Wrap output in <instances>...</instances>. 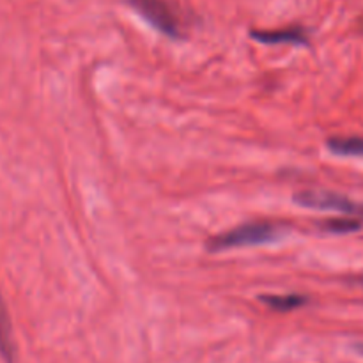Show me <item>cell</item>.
Instances as JSON below:
<instances>
[{
  "instance_id": "obj_3",
  "label": "cell",
  "mask_w": 363,
  "mask_h": 363,
  "mask_svg": "<svg viewBox=\"0 0 363 363\" xmlns=\"http://www.w3.org/2000/svg\"><path fill=\"white\" fill-rule=\"evenodd\" d=\"M293 201L298 206L318 211H337L351 218L363 220V204L347 199L346 195L328 190H303L294 194Z\"/></svg>"
},
{
  "instance_id": "obj_6",
  "label": "cell",
  "mask_w": 363,
  "mask_h": 363,
  "mask_svg": "<svg viewBox=\"0 0 363 363\" xmlns=\"http://www.w3.org/2000/svg\"><path fill=\"white\" fill-rule=\"evenodd\" d=\"M259 301L275 312H293L305 307L308 303V298L305 294H261Z\"/></svg>"
},
{
  "instance_id": "obj_5",
  "label": "cell",
  "mask_w": 363,
  "mask_h": 363,
  "mask_svg": "<svg viewBox=\"0 0 363 363\" xmlns=\"http://www.w3.org/2000/svg\"><path fill=\"white\" fill-rule=\"evenodd\" d=\"M0 358L4 363H16V344H14L13 326H11L9 312H7L2 294H0Z\"/></svg>"
},
{
  "instance_id": "obj_1",
  "label": "cell",
  "mask_w": 363,
  "mask_h": 363,
  "mask_svg": "<svg viewBox=\"0 0 363 363\" xmlns=\"http://www.w3.org/2000/svg\"><path fill=\"white\" fill-rule=\"evenodd\" d=\"M287 234V227L279 225L273 222H252L230 229L227 233L211 238L206 245L209 252L233 250V248L261 247V245H272L282 240Z\"/></svg>"
},
{
  "instance_id": "obj_4",
  "label": "cell",
  "mask_w": 363,
  "mask_h": 363,
  "mask_svg": "<svg viewBox=\"0 0 363 363\" xmlns=\"http://www.w3.org/2000/svg\"><path fill=\"white\" fill-rule=\"evenodd\" d=\"M250 38L262 45H293L307 46L311 43L308 30L301 25L275 28V30H250Z\"/></svg>"
},
{
  "instance_id": "obj_9",
  "label": "cell",
  "mask_w": 363,
  "mask_h": 363,
  "mask_svg": "<svg viewBox=\"0 0 363 363\" xmlns=\"http://www.w3.org/2000/svg\"><path fill=\"white\" fill-rule=\"evenodd\" d=\"M362 284H363V282H362Z\"/></svg>"
},
{
  "instance_id": "obj_2",
  "label": "cell",
  "mask_w": 363,
  "mask_h": 363,
  "mask_svg": "<svg viewBox=\"0 0 363 363\" xmlns=\"http://www.w3.org/2000/svg\"><path fill=\"white\" fill-rule=\"evenodd\" d=\"M124 2L162 35L174 41L183 39V23L179 14L167 0H124Z\"/></svg>"
},
{
  "instance_id": "obj_8",
  "label": "cell",
  "mask_w": 363,
  "mask_h": 363,
  "mask_svg": "<svg viewBox=\"0 0 363 363\" xmlns=\"http://www.w3.org/2000/svg\"><path fill=\"white\" fill-rule=\"evenodd\" d=\"M319 229L330 234H351L362 229V222L358 218H351V216H344V218H332L325 220L319 223Z\"/></svg>"
},
{
  "instance_id": "obj_7",
  "label": "cell",
  "mask_w": 363,
  "mask_h": 363,
  "mask_svg": "<svg viewBox=\"0 0 363 363\" xmlns=\"http://www.w3.org/2000/svg\"><path fill=\"white\" fill-rule=\"evenodd\" d=\"M326 147L337 156H363V137H332Z\"/></svg>"
}]
</instances>
